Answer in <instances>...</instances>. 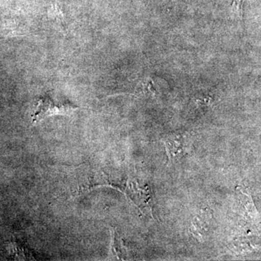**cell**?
<instances>
[{
    "instance_id": "6da1fadb",
    "label": "cell",
    "mask_w": 261,
    "mask_h": 261,
    "mask_svg": "<svg viewBox=\"0 0 261 261\" xmlns=\"http://www.w3.org/2000/svg\"><path fill=\"white\" fill-rule=\"evenodd\" d=\"M79 108L69 101L55 100L49 95L39 98L32 116V123H36L47 117L70 115Z\"/></svg>"
},
{
    "instance_id": "7a4b0ae2",
    "label": "cell",
    "mask_w": 261,
    "mask_h": 261,
    "mask_svg": "<svg viewBox=\"0 0 261 261\" xmlns=\"http://www.w3.org/2000/svg\"><path fill=\"white\" fill-rule=\"evenodd\" d=\"M190 135L189 133L172 134L165 137L163 144L170 161L185 153L187 149Z\"/></svg>"
},
{
    "instance_id": "3957f363",
    "label": "cell",
    "mask_w": 261,
    "mask_h": 261,
    "mask_svg": "<svg viewBox=\"0 0 261 261\" xmlns=\"http://www.w3.org/2000/svg\"><path fill=\"white\" fill-rule=\"evenodd\" d=\"M139 93L143 95L155 97L158 92L154 81L152 79L147 78L140 82L139 85Z\"/></svg>"
},
{
    "instance_id": "277c9868",
    "label": "cell",
    "mask_w": 261,
    "mask_h": 261,
    "mask_svg": "<svg viewBox=\"0 0 261 261\" xmlns=\"http://www.w3.org/2000/svg\"><path fill=\"white\" fill-rule=\"evenodd\" d=\"M111 235H112V245H111V253L113 257H116L118 260H124L125 252L123 250V245L117 238L114 230L111 229Z\"/></svg>"
},
{
    "instance_id": "5b68a950",
    "label": "cell",
    "mask_w": 261,
    "mask_h": 261,
    "mask_svg": "<svg viewBox=\"0 0 261 261\" xmlns=\"http://www.w3.org/2000/svg\"><path fill=\"white\" fill-rule=\"evenodd\" d=\"M214 101V96L211 94H202L194 98V102L197 106H203V107L212 106Z\"/></svg>"
}]
</instances>
